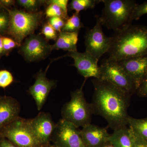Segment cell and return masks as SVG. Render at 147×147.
Here are the masks:
<instances>
[{
	"instance_id": "25",
	"label": "cell",
	"mask_w": 147,
	"mask_h": 147,
	"mask_svg": "<svg viewBox=\"0 0 147 147\" xmlns=\"http://www.w3.org/2000/svg\"><path fill=\"white\" fill-rule=\"evenodd\" d=\"M9 15L5 9H0V35L7 34L9 25Z\"/></svg>"
},
{
	"instance_id": "26",
	"label": "cell",
	"mask_w": 147,
	"mask_h": 147,
	"mask_svg": "<svg viewBox=\"0 0 147 147\" xmlns=\"http://www.w3.org/2000/svg\"><path fill=\"white\" fill-rule=\"evenodd\" d=\"M14 81L12 74L6 69L0 70V88L5 89Z\"/></svg>"
},
{
	"instance_id": "3",
	"label": "cell",
	"mask_w": 147,
	"mask_h": 147,
	"mask_svg": "<svg viewBox=\"0 0 147 147\" xmlns=\"http://www.w3.org/2000/svg\"><path fill=\"white\" fill-rule=\"evenodd\" d=\"M104 7L100 17L102 26L116 33L131 26L132 14L137 5L133 0H102Z\"/></svg>"
},
{
	"instance_id": "35",
	"label": "cell",
	"mask_w": 147,
	"mask_h": 147,
	"mask_svg": "<svg viewBox=\"0 0 147 147\" xmlns=\"http://www.w3.org/2000/svg\"><path fill=\"white\" fill-rule=\"evenodd\" d=\"M5 55L2 41V36L0 35V59Z\"/></svg>"
},
{
	"instance_id": "1",
	"label": "cell",
	"mask_w": 147,
	"mask_h": 147,
	"mask_svg": "<svg viewBox=\"0 0 147 147\" xmlns=\"http://www.w3.org/2000/svg\"><path fill=\"white\" fill-rule=\"evenodd\" d=\"M92 82L94 88L91 103L94 114L104 118L113 130L127 126L131 95L106 81L94 79Z\"/></svg>"
},
{
	"instance_id": "5",
	"label": "cell",
	"mask_w": 147,
	"mask_h": 147,
	"mask_svg": "<svg viewBox=\"0 0 147 147\" xmlns=\"http://www.w3.org/2000/svg\"><path fill=\"white\" fill-rule=\"evenodd\" d=\"M71 92V99L66 102L61 109L62 119L73 124L76 127H82L91 123L94 114L91 103L87 102L84 96L83 87Z\"/></svg>"
},
{
	"instance_id": "7",
	"label": "cell",
	"mask_w": 147,
	"mask_h": 147,
	"mask_svg": "<svg viewBox=\"0 0 147 147\" xmlns=\"http://www.w3.org/2000/svg\"><path fill=\"white\" fill-rule=\"evenodd\" d=\"M99 69L98 79L109 82L131 95L137 91L134 81L117 62L106 59Z\"/></svg>"
},
{
	"instance_id": "34",
	"label": "cell",
	"mask_w": 147,
	"mask_h": 147,
	"mask_svg": "<svg viewBox=\"0 0 147 147\" xmlns=\"http://www.w3.org/2000/svg\"><path fill=\"white\" fill-rule=\"evenodd\" d=\"M0 147H16L7 139L0 138Z\"/></svg>"
},
{
	"instance_id": "17",
	"label": "cell",
	"mask_w": 147,
	"mask_h": 147,
	"mask_svg": "<svg viewBox=\"0 0 147 147\" xmlns=\"http://www.w3.org/2000/svg\"><path fill=\"white\" fill-rule=\"evenodd\" d=\"M79 33V32L62 31L59 33L56 42L52 45L53 50H62L68 52L77 51Z\"/></svg>"
},
{
	"instance_id": "9",
	"label": "cell",
	"mask_w": 147,
	"mask_h": 147,
	"mask_svg": "<svg viewBox=\"0 0 147 147\" xmlns=\"http://www.w3.org/2000/svg\"><path fill=\"white\" fill-rule=\"evenodd\" d=\"M50 45L41 34H32L25 39L18 53L28 62L44 59L53 51Z\"/></svg>"
},
{
	"instance_id": "18",
	"label": "cell",
	"mask_w": 147,
	"mask_h": 147,
	"mask_svg": "<svg viewBox=\"0 0 147 147\" xmlns=\"http://www.w3.org/2000/svg\"><path fill=\"white\" fill-rule=\"evenodd\" d=\"M108 141L115 147H132L129 127L124 126L114 130Z\"/></svg>"
},
{
	"instance_id": "38",
	"label": "cell",
	"mask_w": 147,
	"mask_h": 147,
	"mask_svg": "<svg viewBox=\"0 0 147 147\" xmlns=\"http://www.w3.org/2000/svg\"><path fill=\"white\" fill-rule=\"evenodd\" d=\"M42 147H50V144L45 145V146H43Z\"/></svg>"
},
{
	"instance_id": "28",
	"label": "cell",
	"mask_w": 147,
	"mask_h": 147,
	"mask_svg": "<svg viewBox=\"0 0 147 147\" xmlns=\"http://www.w3.org/2000/svg\"><path fill=\"white\" fill-rule=\"evenodd\" d=\"M132 147H147V142L130 127Z\"/></svg>"
},
{
	"instance_id": "6",
	"label": "cell",
	"mask_w": 147,
	"mask_h": 147,
	"mask_svg": "<svg viewBox=\"0 0 147 147\" xmlns=\"http://www.w3.org/2000/svg\"><path fill=\"white\" fill-rule=\"evenodd\" d=\"M0 138L7 139L16 147H42L33 132L29 119L19 117L0 130Z\"/></svg>"
},
{
	"instance_id": "4",
	"label": "cell",
	"mask_w": 147,
	"mask_h": 147,
	"mask_svg": "<svg viewBox=\"0 0 147 147\" xmlns=\"http://www.w3.org/2000/svg\"><path fill=\"white\" fill-rule=\"evenodd\" d=\"M9 15V25L7 35L13 38L20 47L24 40L32 34L42 23V11L30 12L18 9L4 8Z\"/></svg>"
},
{
	"instance_id": "32",
	"label": "cell",
	"mask_w": 147,
	"mask_h": 147,
	"mask_svg": "<svg viewBox=\"0 0 147 147\" xmlns=\"http://www.w3.org/2000/svg\"><path fill=\"white\" fill-rule=\"evenodd\" d=\"M136 92L138 95L140 97H147V76L140 85Z\"/></svg>"
},
{
	"instance_id": "27",
	"label": "cell",
	"mask_w": 147,
	"mask_h": 147,
	"mask_svg": "<svg viewBox=\"0 0 147 147\" xmlns=\"http://www.w3.org/2000/svg\"><path fill=\"white\" fill-rule=\"evenodd\" d=\"M2 41L5 56H8L9 53L14 48L19 47L16 41L9 37L2 36Z\"/></svg>"
},
{
	"instance_id": "21",
	"label": "cell",
	"mask_w": 147,
	"mask_h": 147,
	"mask_svg": "<svg viewBox=\"0 0 147 147\" xmlns=\"http://www.w3.org/2000/svg\"><path fill=\"white\" fill-rule=\"evenodd\" d=\"M100 1L96 0H72L68 5L71 10L75 11L76 13H79L81 11L86 10L94 8L96 5Z\"/></svg>"
},
{
	"instance_id": "12",
	"label": "cell",
	"mask_w": 147,
	"mask_h": 147,
	"mask_svg": "<svg viewBox=\"0 0 147 147\" xmlns=\"http://www.w3.org/2000/svg\"><path fill=\"white\" fill-rule=\"evenodd\" d=\"M70 57L74 61V65L77 69L78 73L86 79L90 77L99 79L100 69L98 65V61L89 53L78 52H68L64 57Z\"/></svg>"
},
{
	"instance_id": "36",
	"label": "cell",
	"mask_w": 147,
	"mask_h": 147,
	"mask_svg": "<svg viewBox=\"0 0 147 147\" xmlns=\"http://www.w3.org/2000/svg\"><path fill=\"white\" fill-rule=\"evenodd\" d=\"M100 147H115L109 141L106 142Z\"/></svg>"
},
{
	"instance_id": "20",
	"label": "cell",
	"mask_w": 147,
	"mask_h": 147,
	"mask_svg": "<svg viewBox=\"0 0 147 147\" xmlns=\"http://www.w3.org/2000/svg\"><path fill=\"white\" fill-rule=\"evenodd\" d=\"M83 27L84 25L81 21L79 13L75 12L66 20L62 31L69 32H79Z\"/></svg>"
},
{
	"instance_id": "30",
	"label": "cell",
	"mask_w": 147,
	"mask_h": 147,
	"mask_svg": "<svg viewBox=\"0 0 147 147\" xmlns=\"http://www.w3.org/2000/svg\"><path fill=\"white\" fill-rule=\"evenodd\" d=\"M65 21L64 19L61 17H54L49 18L48 22L59 33L62 31Z\"/></svg>"
},
{
	"instance_id": "13",
	"label": "cell",
	"mask_w": 147,
	"mask_h": 147,
	"mask_svg": "<svg viewBox=\"0 0 147 147\" xmlns=\"http://www.w3.org/2000/svg\"><path fill=\"white\" fill-rule=\"evenodd\" d=\"M49 67L48 65L45 71L40 70L38 72L34 84L29 88V93L35 101L38 110L42 109L50 91L57 85L56 81L50 80L46 77V72Z\"/></svg>"
},
{
	"instance_id": "23",
	"label": "cell",
	"mask_w": 147,
	"mask_h": 147,
	"mask_svg": "<svg viewBox=\"0 0 147 147\" xmlns=\"http://www.w3.org/2000/svg\"><path fill=\"white\" fill-rule=\"evenodd\" d=\"M46 1H38V0H18L16 2L24 7L26 10L30 12L37 11L38 9L40 6L46 3Z\"/></svg>"
},
{
	"instance_id": "29",
	"label": "cell",
	"mask_w": 147,
	"mask_h": 147,
	"mask_svg": "<svg viewBox=\"0 0 147 147\" xmlns=\"http://www.w3.org/2000/svg\"><path fill=\"white\" fill-rule=\"evenodd\" d=\"M147 13V1L141 4H137L132 14V20H139L141 16Z\"/></svg>"
},
{
	"instance_id": "39",
	"label": "cell",
	"mask_w": 147,
	"mask_h": 147,
	"mask_svg": "<svg viewBox=\"0 0 147 147\" xmlns=\"http://www.w3.org/2000/svg\"><path fill=\"white\" fill-rule=\"evenodd\" d=\"M2 7L1 6V4H0V9H3Z\"/></svg>"
},
{
	"instance_id": "33",
	"label": "cell",
	"mask_w": 147,
	"mask_h": 147,
	"mask_svg": "<svg viewBox=\"0 0 147 147\" xmlns=\"http://www.w3.org/2000/svg\"><path fill=\"white\" fill-rule=\"evenodd\" d=\"M16 1L13 0H0V4L3 9L8 8L15 5Z\"/></svg>"
},
{
	"instance_id": "37",
	"label": "cell",
	"mask_w": 147,
	"mask_h": 147,
	"mask_svg": "<svg viewBox=\"0 0 147 147\" xmlns=\"http://www.w3.org/2000/svg\"><path fill=\"white\" fill-rule=\"evenodd\" d=\"M50 147H61L59 146H57V145L54 144L53 145H50Z\"/></svg>"
},
{
	"instance_id": "16",
	"label": "cell",
	"mask_w": 147,
	"mask_h": 147,
	"mask_svg": "<svg viewBox=\"0 0 147 147\" xmlns=\"http://www.w3.org/2000/svg\"><path fill=\"white\" fill-rule=\"evenodd\" d=\"M21 106L18 100L7 96H0V130L19 117Z\"/></svg>"
},
{
	"instance_id": "22",
	"label": "cell",
	"mask_w": 147,
	"mask_h": 147,
	"mask_svg": "<svg viewBox=\"0 0 147 147\" xmlns=\"http://www.w3.org/2000/svg\"><path fill=\"white\" fill-rule=\"evenodd\" d=\"M47 5L45 11V15L47 18L59 17L63 18L66 21L69 17L65 15L63 10L57 5L50 3Z\"/></svg>"
},
{
	"instance_id": "2",
	"label": "cell",
	"mask_w": 147,
	"mask_h": 147,
	"mask_svg": "<svg viewBox=\"0 0 147 147\" xmlns=\"http://www.w3.org/2000/svg\"><path fill=\"white\" fill-rule=\"evenodd\" d=\"M108 59L119 62L147 55V27L131 26L113 37Z\"/></svg>"
},
{
	"instance_id": "11",
	"label": "cell",
	"mask_w": 147,
	"mask_h": 147,
	"mask_svg": "<svg viewBox=\"0 0 147 147\" xmlns=\"http://www.w3.org/2000/svg\"><path fill=\"white\" fill-rule=\"evenodd\" d=\"M29 123L37 140L42 146L50 144L56 127L49 113L40 112L34 118L29 119Z\"/></svg>"
},
{
	"instance_id": "15",
	"label": "cell",
	"mask_w": 147,
	"mask_h": 147,
	"mask_svg": "<svg viewBox=\"0 0 147 147\" xmlns=\"http://www.w3.org/2000/svg\"><path fill=\"white\" fill-rule=\"evenodd\" d=\"M81 134L86 147H100L108 141L110 135L107 128L91 123L82 127Z\"/></svg>"
},
{
	"instance_id": "24",
	"label": "cell",
	"mask_w": 147,
	"mask_h": 147,
	"mask_svg": "<svg viewBox=\"0 0 147 147\" xmlns=\"http://www.w3.org/2000/svg\"><path fill=\"white\" fill-rule=\"evenodd\" d=\"M40 34L43 36V37L47 41L50 40L56 41L59 35V33L48 22L45 23L42 26Z\"/></svg>"
},
{
	"instance_id": "8",
	"label": "cell",
	"mask_w": 147,
	"mask_h": 147,
	"mask_svg": "<svg viewBox=\"0 0 147 147\" xmlns=\"http://www.w3.org/2000/svg\"><path fill=\"white\" fill-rule=\"evenodd\" d=\"M100 17L96 18V23L92 28L88 30L85 36L86 52L98 60L110 50L113 37H108L103 33Z\"/></svg>"
},
{
	"instance_id": "14",
	"label": "cell",
	"mask_w": 147,
	"mask_h": 147,
	"mask_svg": "<svg viewBox=\"0 0 147 147\" xmlns=\"http://www.w3.org/2000/svg\"><path fill=\"white\" fill-rule=\"evenodd\" d=\"M117 62L133 80L137 90L147 76V55Z\"/></svg>"
},
{
	"instance_id": "19",
	"label": "cell",
	"mask_w": 147,
	"mask_h": 147,
	"mask_svg": "<svg viewBox=\"0 0 147 147\" xmlns=\"http://www.w3.org/2000/svg\"><path fill=\"white\" fill-rule=\"evenodd\" d=\"M127 122L129 127L147 142V118L138 119L129 116Z\"/></svg>"
},
{
	"instance_id": "31",
	"label": "cell",
	"mask_w": 147,
	"mask_h": 147,
	"mask_svg": "<svg viewBox=\"0 0 147 147\" xmlns=\"http://www.w3.org/2000/svg\"><path fill=\"white\" fill-rule=\"evenodd\" d=\"M68 1V0H50L46 1V3L47 5L50 3H54L57 5L63 10L65 15L69 17L67 13Z\"/></svg>"
},
{
	"instance_id": "10",
	"label": "cell",
	"mask_w": 147,
	"mask_h": 147,
	"mask_svg": "<svg viewBox=\"0 0 147 147\" xmlns=\"http://www.w3.org/2000/svg\"><path fill=\"white\" fill-rule=\"evenodd\" d=\"M52 139L54 144L61 147H86L82 140L81 130L62 119L56 124Z\"/></svg>"
}]
</instances>
